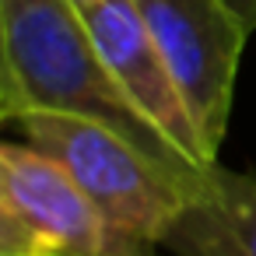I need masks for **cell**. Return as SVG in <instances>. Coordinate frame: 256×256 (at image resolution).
<instances>
[{
	"mask_svg": "<svg viewBox=\"0 0 256 256\" xmlns=\"http://www.w3.org/2000/svg\"><path fill=\"white\" fill-rule=\"evenodd\" d=\"M25 112L106 123L172 172H200L123 95L74 0H0V120Z\"/></svg>",
	"mask_w": 256,
	"mask_h": 256,
	"instance_id": "cell-1",
	"label": "cell"
},
{
	"mask_svg": "<svg viewBox=\"0 0 256 256\" xmlns=\"http://www.w3.org/2000/svg\"><path fill=\"white\" fill-rule=\"evenodd\" d=\"M11 126L25 144L60 162L106 224L109 256H151L196 179L172 172L106 123L67 112H25Z\"/></svg>",
	"mask_w": 256,
	"mask_h": 256,
	"instance_id": "cell-2",
	"label": "cell"
},
{
	"mask_svg": "<svg viewBox=\"0 0 256 256\" xmlns=\"http://www.w3.org/2000/svg\"><path fill=\"white\" fill-rule=\"evenodd\" d=\"M151 28L196 134L218 162L228 134L238 60L256 32L228 0H134Z\"/></svg>",
	"mask_w": 256,
	"mask_h": 256,
	"instance_id": "cell-3",
	"label": "cell"
},
{
	"mask_svg": "<svg viewBox=\"0 0 256 256\" xmlns=\"http://www.w3.org/2000/svg\"><path fill=\"white\" fill-rule=\"evenodd\" d=\"M0 256H109L84 190L32 144H0Z\"/></svg>",
	"mask_w": 256,
	"mask_h": 256,
	"instance_id": "cell-4",
	"label": "cell"
},
{
	"mask_svg": "<svg viewBox=\"0 0 256 256\" xmlns=\"http://www.w3.org/2000/svg\"><path fill=\"white\" fill-rule=\"evenodd\" d=\"M81 14L109 74L116 78L123 95L148 116V123H154L158 134L196 168L214 165L179 95V84L134 0H92L81 8Z\"/></svg>",
	"mask_w": 256,
	"mask_h": 256,
	"instance_id": "cell-5",
	"label": "cell"
},
{
	"mask_svg": "<svg viewBox=\"0 0 256 256\" xmlns=\"http://www.w3.org/2000/svg\"><path fill=\"white\" fill-rule=\"evenodd\" d=\"M172 256H256V172H196L165 242Z\"/></svg>",
	"mask_w": 256,
	"mask_h": 256,
	"instance_id": "cell-6",
	"label": "cell"
},
{
	"mask_svg": "<svg viewBox=\"0 0 256 256\" xmlns=\"http://www.w3.org/2000/svg\"><path fill=\"white\" fill-rule=\"evenodd\" d=\"M228 4H232V8H235V11L256 28V0H228Z\"/></svg>",
	"mask_w": 256,
	"mask_h": 256,
	"instance_id": "cell-7",
	"label": "cell"
},
{
	"mask_svg": "<svg viewBox=\"0 0 256 256\" xmlns=\"http://www.w3.org/2000/svg\"><path fill=\"white\" fill-rule=\"evenodd\" d=\"M74 4H78V8H84V4H92V0H74Z\"/></svg>",
	"mask_w": 256,
	"mask_h": 256,
	"instance_id": "cell-8",
	"label": "cell"
},
{
	"mask_svg": "<svg viewBox=\"0 0 256 256\" xmlns=\"http://www.w3.org/2000/svg\"><path fill=\"white\" fill-rule=\"evenodd\" d=\"M151 256H154V252H151Z\"/></svg>",
	"mask_w": 256,
	"mask_h": 256,
	"instance_id": "cell-9",
	"label": "cell"
}]
</instances>
